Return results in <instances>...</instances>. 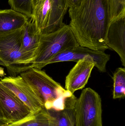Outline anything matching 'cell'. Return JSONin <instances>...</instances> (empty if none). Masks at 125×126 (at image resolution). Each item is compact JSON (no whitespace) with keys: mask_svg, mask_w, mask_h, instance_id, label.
Masks as SVG:
<instances>
[{"mask_svg":"<svg viewBox=\"0 0 125 126\" xmlns=\"http://www.w3.org/2000/svg\"><path fill=\"white\" fill-rule=\"evenodd\" d=\"M70 27L79 46L96 51L109 48L106 36L111 21L108 0H83L69 9Z\"/></svg>","mask_w":125,"mask_h":126,"instance_id":"cell-1","label":"cell"},{"mask_svg":"<svg viewBox=\"0 0 125 126\" xmlns=\"http://www.w3.org/2000/svg\"><path fill=\"white\" fill-rule=\"evenodd\" d=\"M21 76L29 85L48 110H62L66 101L73 95L42 70L31 68Z\"/></svg>","mask_w":125,"mask_h":126,"instance_id":"cell-2","label":"cell"},{"mask_svg":"<svg viewBox=\"0 0 125 126\" xmlns=\"http://www.w3.org/2000/svg\"><path fill=\"white\" fill-rule=\"evenodd\" d=\"M79 46L69 25L51 33L41 34L31 68L41 70L58 54Z\"/></svg>","mask_w":125,"mask_h":126,"instance_id":"cell-3","label":"cell"},{"mask_svg":"<svg viewBox=\"0 0 125 126\" xmlns=\"http://www.w3.org/2000/svg\"><path fill=\"white\" fill-rule=\"evenodd\" d=\"M22 30L0 35V60L13 73L23 72L31 68L34 56L21 49Z\"/></svg>","mask_w":125,"mask_h":126,"instance_id":"cell-4","label":"cell"},{"mask_svg":"<svg viewBox=\"0 0 125 126\" xmlns=\"http://www.w3.org/2000/svg\"><path fill=\"white\" fill-rule=\"evenodd\" d=\"M75 126H103L102 100L94 90H82L75 104Z\"/></svg>","mask_w":125,"mask_h":126,"instance_id":"cell-5","label":"cell"},{"mask_svg":"<svg viewBox=\"0 0 125 126\" xmlns=\"http://www.w3.org/2000/svg\"><path fill=\"white\" fill-rule=\"evenodd\" d=\"M31 112L25 104L0 82V114L7 124L18 121Z\"/></svg>","mask_w":125,"mask_h":126,"instance_id":"cell-6","label":"cell"},{"mask_svg":"<svg viewBox=\"0 0 125 126\" xmlns=\"http://www.w3.org/2000/svg\"><path fill=\"white\" fill-rule=\"evenodd\" d=\"M85 58L91 59L94 63L95 66L101 72H105L106 71V64L110 59V55L103 51H94L79 46L58 54L48 62V64L65 61L77 62Z\"/></svg>","mask_w":125,"mask_h":126,"instance_id":"cell-7","label":"cell"},{"mask_svg":"<svg viewBox=\"0 0 125 126\" xmlns=\"http://www.w3.org/2000/svg\"><path fill=\"white\" fill-rule=\"evenodd\" d=\"M0 82L25 104L31 112L45 107L44 104L20 76L5 77L1 79Z\"/></svg>","mask_w":125,"mask_h":126,"instance_id":"cell-8","label":"cell"},{"mask_svg":"<svg viewBox=\"0 0 125 126\" xmlns=\"http://www.w3.org/2000/svg\"><path fill=\"white\" fill-rule=\"evenodd\" d=\"M106 45L115 51L125 66V12L111 20L106 36Z\"/></svg>","mask_w":125,"mask_h":126,"instance_id":"cell-9","label":"cell"},{"mask_svg":"<svg viewBox=\"0 0 125 126\" xmlns=\"http://www.w3.org/2000/svg\"><path fill=\"white\" fill-rule=\"evenodd\" d=\"M70 71L66 78L65 89L73 94L85 87L95 64L91 59L79 60Z\"/></svg>","mask_w":125,"mask_h":126,"instance_id":"cell-10","label":"cell"},{"mask_svg":"<svg viewBox=\"0 0 125 126\" xmlns=\"http://www.w3.org/2000/svg\"><path fill=\"white\" fill-rule=\"evenodd\" d=\"M29 19L12 9L0 10V35L22 29Z\"/></svg>","mask_w":125,"mask_h":126,"instance_id":"cell-11","label":"cell"},{"mask_svg":"<svg viewBox=\"0 0 125 126\" xmlns=\"http://www.w3.org/2000/svg\"><path fill=\"white\" fill-rule=\"evenodd\" d=\"M41 33L30 18L22 29L21 49L25 53L34 55L39 46Z\"/></svg>","mask_w":125,"mask_h":126,"instance_id":"cell-12","label":"cell"},{"mask_svg":"<svg viewBox=\"0 0 125 126\" xmlns=\"http://www.w3.org/2000/svg\"><path fill=\"white\" fill-rule=\"evenodd\" d=\"M3 126H54V118L45 107L30 112L24 118Z\"/></svg>","mask_w":125,"mask_h":126,"instance_id":"cell-13","label":"cell"},{"mask_svg":"<svg viewBox=\"0 0 125 126\" xmlns=\"http://www.w3.org/2000/svg\"><path fill=\"white\" fill-rule=\"evenodd\" d=\"M33 14L31 19L42 34L46 29L51 10L50 0H32Z\"/></svg>","mask_w":125,"mask_h":126,"instance_id":"cell-14","label":"cell"},{"mask_svg":"<svg viewBox=\"0 0 125 126\" xmlns=\"http://www.w3.org/2000/svg\"><path fill=\"white\" fill-rule=\"evenodd\" d=\"M51 10L46 29L42 34L53 32L64 26L63 20L68 8L64 0H50Z\"/></svg>","mask_w":125,"mask_h":126,"instance_id":"cell-15","label":"cell"},{"mask_svg":"<svg viewBox=\"0 0 125 126\" xmlns=\"http://www.w3.org/2000/svg\"><path fill=\"white\" fill-rule=\"evenodd\" d=\"M77 98L73 95L66 101L62 110H48L54 118V126H75V107Z\"/></svg>","mask_w":125,"mask_h":126,"instance_id":"cell-16","label":"cell"},{"mask_svg":"<svg viewBox=\"0 0 125 126\" xmlns=\"http://www.w3.org/2000/svg\"><path fill=\"white\" fill-rule=\"evenodd\" d=\"M113 98H124L125 96V68L119 67L114 75Z\"/></svg>","mask_w":125,"mask_h":126,"instance_id":"cell-17","label":"cell"},{"mask_svg":"<svg viewBox=\"0 0 125 126\" xmlns=\"http://www.w3.org/2000/svg\"><path fill=\"white\" fill-rule=\"evenodd\" d=\"M32 0H8L11 9L31 18L32 17Z\"/></svg>","mask_w":125,"mask_h":126,"instance_id":"cell-18","label":"cell"},{"mask_svg":"<svg viewBox=\"0 0 125 126\" xmlns=\"http://www.w3.org/2000/svg\"><path fill=\"white\" fill-rule=\"evenodd\" d=\"M111 20L125 12V0H108Z\"/></svg>","mask_w":125,"mask_h":126,"instance_id":"cell-19","label":"cell"},{"mask_svg":"<svg viewBox=\"0 0 125 126\" xmlns=\"http://www.w3.org/2000/svg\"><path fill=\"white\" fill-rule=\"evenodd\" d=\"M68 8L74 9L79 7L83 0H64Z\"/></svg>","mask_w":125,"mask_h":126,"instance_id":"cell-20","label":"cell"},{"mask_svg":"<svg viewBox=\"0 0 125 126\" xmlns=\"http://www.w3.org/2000/svg\"><path fill=\"white\" fill-rule=\"evenodd\" d=\"M7 124V123L2 117L1 114H0V126H3Z\"/></svg>","mask_w":125,"mask_h":126,"instance_id":"cell-21","label":"cell"},{"mask_svg":"<svg viewBox=\"0 0 125 126\" xmlns=\"http://www.w3.org/2000/svg\"><path fill=\"white\" fill-rule=\"evenodd\" d=\"M0 65H3V66H6L5 64L3 63L2 61H1L0 60Z\"/></svg>","mask_w":125,"mask_h":126,"instance_id":"cell-22","label":"cell"}]
</instances>
